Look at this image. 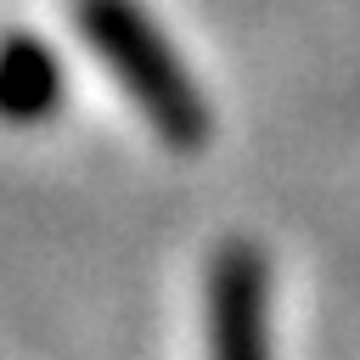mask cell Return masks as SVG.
Wrapping results in <instances>:
<instances>
[{
	"label": "cell",
	"mask_w": 360,
	"mask_h": 360,
	"mask_svg": "<svg viewBox=\"0 0 360 360\" xmlns=\"http://www.w3.org/2000/svg\"><path fill=\"white\" fill-rule=\"evenodd\" d=\"M62 107V62L34 34L0 39V124L34 129Z\"/></svg>",
	"instance_id": "cell-3"
},
{
	"label": "cell",
	"mask_w": 360,
	"mask_h": 360,
	"mask_svg": "<svg viewBox=\"0 0 360 360\" xmlns=\"http://www.w3.org/2000/svg\"><path fill=\"white\" fill-rule=\"evenodd\" d=\"M73 22H79L84 45L112 68V79L141 107V118L158 129L163 146L197 152L208 141V101H202L197 79L186 73V62L174 56V45L163 39V28L152 22L146 6H135V0H73Z\"/></svg>",
	"instance_id": "cell-1"
},
{
	"label": "cell",
	"mask_w": 360,
	"mask_h": 360,
	"mask_svg": "<svg viewBox=\"0 0 360 360\" xmlns=\"http://www.w3.org/2000/svg\"><path fill=\"white\" fill-rule=\"evenodd\" d=\"M208 360H270V264L248 236L208 259Z\"/></svg>",
	"instance_id": "cell-2"
}]
</instances>
